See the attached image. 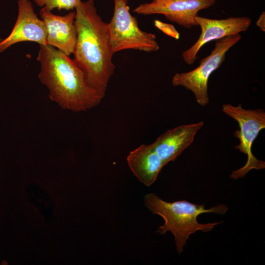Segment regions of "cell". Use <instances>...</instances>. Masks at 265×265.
<instances>
[{
    "mask_svg": "<svg viewBox=\"0 0 265 265\" xmlns=\"http://www.w3.org/2000/svg\"><path fill=\"white\" fill-rule=\"evenodd\" d=\"M18 16L12 31L6 38L0 39V53L22 42L47 45L45 24L37 17L31 1L18 0Z\"/></svg>",
    "mask_w": 265,
    "mask_h": 265,
    "instance_id": "obj_9",
    "label": "cell"
},
{
    "mask_svg": "<svg viewBox=\"0 0 265 265\" xmlns=\"http://www.w3.org/2000/svg\"></svg>",
    "mask_w": 265,
    "mask_h": 265,
    "instance_id": "obj_16",
    "label": "cell"
},
{
    "mask_svg": "<svg viewBox=\"0 0 265 265\" xmlns=\"http://www.w3.org/2000/svg\"><path fill=\"white\" fill-rule=\"evenodd\" d=\"M127 161L133 175L147 186L154 184L165 166L150 144H142L131 151Z\"/></svg>",
    "mask_w": 265,
    "mask_h": 265,
    "instance_id": "obj_12",
    "label": "cell"
},
{
    "mask_svg": "<svg viewBox=\"0 0 265 265\" xmlns=\"http://www.w3.org/2000/svg\"><path fill=\"white\" fill-rule=\"evenodd\" d=\"M222 110L229 116L237 121L239 129L234 132L239 143L235 148L246 154L247 159L244 165L233 171L230 177L234 180L241 178L252 169H263L265 162L257 159L252 154V145L261 130L265 128V112L263 109H246L241 105L235 106L230 104L222 106Z\"/></svg>",
    "mask_w": 265,
    "mask_h": 265,
    "instance_id": "obj_5",
    "label": "cell"
},
{
    "mask_svg": "<svg viewBox=\"0 0 265 265\" xmlns=\"http://www.w3.org/2000/svg\"><path fill=\"white\" fill-rule=\"evenodd\" d=\"M34 1L38 6L52 11L54 9L58 10H72L75 9L81 1V0H34Z\"/></svg>",
    "mask_w": 265,
    "mask_h": 265,
    "instance_id": "obj_13",
    "label": "cell"
},
{
    "mask_svg": "<svg viewBox=\"0 0 265 265\" xmlns=\"http://www.w3.org/2000/svg\"><path fill=\"white\" fill-rule=\"evenodd\" d=\"M241 39L237 34L216 40L214 49L203 58L195 69L186 73H176L172 79L174 86H182L192 91L196 102L201 106L209 104L208 83L211 75L222 65L228 51Z\"/></svg>",
    "mask_w": 265,
    "mask_h": 265,
    "instance_id": "obj_6",
    "label": "cell"
},
{
    "mask_svg": "<svg viewBox=\"0 0 265 265\" xmlns=\"http://www.w3.org/2000/svg\"><path fill=\"white\" fill-rule=\"evenodd\" d=\"M144 202L153 214H158L163 219L164 222L158 228L157 233L164 235L167 232H171L174 237L179 255L184 251L190 235L198 231L209 232L223 222L200 223L197 221L199 215L206 213L223 215L229 209L228 206L223 204L206 209L204 204H195L186 200L168 202L153 192L144 196Z\"/></svg>",
    "mask_w": 265,
    "mask_h": 265,
    "instance_id": "obj_3",
    "label": "cell"
},
{
    "mask_svg": "<svg viewBox=\"0 0 265 265\" xmlns=\"http://www.w3.org/2000/svg\"><path fill=\"white\" fill-rule=\"evenodd\" d=\"M203 125L200 121L168 130L150 145L165 165L174 161L192 143Z\"/></svg>",
    "mask_w": 265,
    "mask_h": 265,
    "instance_id": "obj_11",
    "label": "cell"
},
{
    "mask_svg": "<svg viewBox=\"0 0 265 265\" xmlns=\"http://www.w3.org/2000/svg\"><path fill=\"white\" fill-rule=\"evenodd\" d=\"M38 77L50 99L63 109L85 111L97 106L105 96L88 83L73 59L49 45H40Z\"/></svg>",
    "mask_w": 265,
    "mask_h": 265,
    "instance_id": "obj_2",
    "label": "cell"
},
{
    "mask_svg": "<svg viewBox=\"0 0 265 265\" xmlns=\"http://www.w3.org/2000/svg\"><path fill=\"white\" fill-rule=\"evenodd\" d=\"M39 15L45 24L47 45L57 48L68 56L73 54L77 38L75 24L76 12L60 16L42 7Z\"/></svg>",
    "mask_w": 265,
    "mask_h": 265,
    "instance_id": "obj_10",
    "label": "cell"
},
{
    "mask_svg": "<svg viewBox=\"0 0 265 265\" xmlns=\"http://www.w3.org/2000/svg\"><path fill=\"white\" fill-rule=\"evenodd\" d=\"M75 9L77 38L73 60L90 85L105 96L115 68L108 23L98 15L93 0L81 1Z\"/></svg>",
    "mask_w": 265,
    "mask_h": 265,
    "instance_id": "obj_1",
    "label": "cell"
},
{
    "mask_svg": "<svg viewBox=\"0 0 265 265\" xmlns=\"http://www.w3.org/2000/svg\"><path fill=\"white\" fill-rule=\"evenodd\" d=\"M216 0H160L140 4L133 12L138 14H162L186 28L198 26L196 18L200 10L212 6Z\"/></svg>",
    "mask_w": 265,
    "mask_h": 265,
    "instance_id": "obj_7",
    "label": "cell"
},
{
    "mask_svg": "<svg viewBox=\"0 0 265 265\" xmlns=\"http://www.w3.org/2000/svg\"><path fill=\"white\" fill-rule=\"evenodd\" d=\"M196 20L201 28V34L196 42L182 54L188 65L194 63L198 52L206 43L246 31L252 22L247 17L212 19L197 16Z\"/></svg>",
    "mask_w": 265,
    "mask_h": 265,
    "instance_id": "obj_8",
    "label": "cell"
},
{
    "mask_svg": "<svg viewBox=\"0 0 265 265\" xmlns=\"http://www.w3.org/2000/svg\"><path fill=\"white\" fill-rule=\"evenodd\" d=\"M114 8L108 28L113 53L124 50L133 49L146 52H156L159 47L155 34L139 28L132 16L128 0H114Z\"/></svg>",
    "mask_w": 265,
    "mask_h": 265,
    "instance_id": "obj_4",
    "label": "cell"
},
{
    "mask_svg": "<svg viewBox=\"0 0 265 265\" xmlns=\"http://www.w3.org/2000/svg\"><path fill=\"white\" fill-rule=\"evenodd\" d=\"M256 24L257 26L262 30L265 31V13L263 12L258 18Z\"/></svg>",
    "mask_w": 265,
    "mask_h": 265,
    "instance_id": "obj_15",
    "label": "cell"
},
{
    "mask_svg": "<svg viewBox=\"0 0 265 265\" xmlns=\"http://www.w3.org/2000/svg\"><path fill=\"white\" fill-rule=\"evenodd\" d=\"M155 25L158 28L161 30L165 34L176 39H179L180 33L173 25L163 23L159 20L155 21Z\"/></svg>",
    "mask_w": 265,
    "mask_h": 265,
    "instance_id": "obj_14",
    "label": "cell"
}]
</instances>
